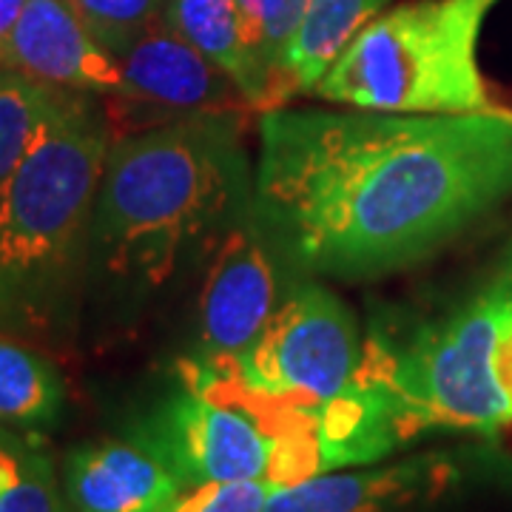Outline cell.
<instances>
[{"mask_svg": "<svg viewBox=\"0 0 512 512\" xmlns=\"http://www.w3.org/2000/svg\"><path fill=\"white\" fill-rule=\"evenodd\" d=\"M117 60L123 69V94L114 100L157 111L160 120L248 109L231 77L177 35L163 15Z\"/></svg>", "mask_w": 512, "mask_h": 512, "instance_id": "obj_10", "label": "cell"}, {"mask_svg": "<svg viewBox=\"0 0 512 512\" xmlns=\"http://www.w3.org/2000/svg\"><path fill=\"white\" fill-rule=\"evenodd\" d=\"M66 407V384L52 359L0 333V424L49 430Z\"/></svg>", "mask_w": 512, "mask_h": 512, "instance_id": "obj_15", "label": "cell"}, {"mask_svg": "<svg viewBox=\"0 0 512 512\" xmlns=\"http://www.w3.org/2000/svg\"><path fill=\"white\" fill-rule=\"evenodd\" d=\"M197 305V362L225 365L254 345L299 274L254 217H239L202 265Z\"/></svg>", "mask_w": 512, "mask_h": 512, "instance_id": "obj_8", "label": "cell"}, {"mask_svg": "<svg viewBox=\"0 0 512 512\" xmlns=\"http://www.w3.org/2000/svg\"><path fill=\"white\" fill-rule=\"evenodd\" d=\"M279 490L271 481H217L183 487L174 512H265Z\"/></svg>", "mask_w": 512, "mask_h": 512, "instance_id": "obj_19", "label": "cell"}, {"mask_svg": "<svg viewBox=\"0 0 512 512\" xmlns=\"http://www.w3.org/2000/svg\"><path fill=\"white\" fill-rule=\"evenodd\" d=\"M6 69L66 92L120 97V60L97 43L69 0H26L6 49Z\"/></svg>", "mask_w": 512, "mask_h": 512, "instance_id": "obj_11", "label": "cell"}, {"mask_svg": "<svg viewBox=\"0 0 512 512\" xmlns=\"http://www.w3.org/2000/svg\"><path fill=\"white\" fill-rule=\"evenodd\" d=\"M111 140L103 103L63 92L0 188V333L49 336L72 322Z\"/></svg>", "mask_w": 512, "mask_h": 512, "instance_id": "obj_3", "label": "cell"}, {"mask_svg": "<svg viewBox=\"0 0 512 512\" xmlns=\"http://www.w3.org/2000/svg\"><path fill=\"white\" fill-rule=\"evenodd\" d=\"M512 336V231L453 302L410 325H373L359 379L379 396L402 444L427 433L495 436L512 424L504 350Z\"/></svg>", "mask_w": 512, "mask_h": 512, "instance_id": "obj_4", "label": "cell"}, {"mask_svg": "<svg viewBox=\"0 0 512 512\" xmlns=\"http://www.w3.org/2000/svg\"><path fill=\"white\" fill-rule=\"evenodd\" d=\"M23 6L26 0H0V69H6V49L23 15Z\"/></svg>", "mask_w": 512, "mask_h": 512, "instance_id": "obj_22", "label": "cell"}, {"mask_svg": "<svg viewBox=\"0 0 512 512\" xmlns=\"http://www.w3.org/2000/svg\"><path fill=\"white\" fill-rule=\"evenodd\" d=\"M461 461L421 453L393 464L330 470L279 487L265 512H439L458 490Z\"/></svg>", "mask_w": 512, "mask_h": 512, "instance_id": "obj_9", "label": "cell"}, {"mask_svg": "<svg viewBox=\"0 0 512 512\" xmlns=\"http://www.w3.org/2000/svg\"><path fill=\"white\" fill-rule=\"evenodd\" d=\"M390 0H308L279 57L276 109L313 94L322 77Z\"/></svg>", "mask_w": 512, "mask_h": 512, "instance_id": "obj_14", "label": "cell"}, {"mask_svg": "<svg viewBox=\"0 0 512 512\" xmlns=\"http://www.w3.org/2000/svg\"><path fill=\"white\" fill-rule=\"evenodd\" d=\"M512 200V111L256 114L254 217L299 276L413 268Z\"/></svg>", "mask_w": 512, "mask_h": 512, "instance_id": "obj_1", "label": "cell"}, {"mask_svg": "<svg viewBox=\"0 0 512 512\" xmlns=\"http://www.w3.org/2000/svg\"><path fill=\"white\" fill-rule=\"evenodd\" d=\"M194 359V356H191ZM365 359L359 322L322 279L299 276L251 348L225 365H202L256 407L311 424L348 393Z\"/></svg>", "mask_w": 512, "mask_h": 512, "instance_id": "obj_7", "label": "cell"}, {"mask_svg": "<svg viewBox=\"0 0 512 512\" xmlns=\"http://www.w3.org/2000/svg\"><path fill=\"white\" fill-rule=\"evenodd\" d=\"M498 0H413L384 9L353 37L311 97L348 109L467 114L495 109L478 66Z\"/></svg>", "mask_w": 512, "mask_h": 512, "instance_id": "obj_5", "label": "cell"}, {"mask_svg": "<svg viewBox=\"0 0 512 512\" xmlns=\"http://www.w3.org/2000/svg\"><path fill=\"white\" fill-rule=\"evenodd\" d=\"M504 384H507V390H510L512 396V336H510V345L504 350Z\"/></svg>", "mask_w": 512, "mask_h": 512, "instance_id": "obj_23", "label": "cell"}, {"mask_svg": "<svg viewBox=\"0 0 512 512\" xmlns=\"http://www.w3.org/2000/svg\"><path fill=\"white\" fill-rule=\"evenodd\" d=\"M305 6H308V0H293V9H296V15H302V12H305Z\"/></svg>", "mask_w": 512, "mask_h": 512, "instance_id": "obj_24", "label": "cell"}, {"mask_svg": "<svg viewBox=\"0 0 512 512\" xmlns=\"http://www.w3.org/2000/svg\"><path fill=\"white\" fill-rule=\"evenodd\" d=\"M26 450H29V444H23L20 439H12L6 433H0V495L18 481Z\"/></svg>", "mask_w": 512, "mask_h": 512, "instance_id": "obj_21", "label": "cell"}, {"mask_svg": "<svg viewBox=\"0 0 512 512\" xmlns=\"http://www.w3.org/2000/svg\"><path fill=\"white\" fill-rule=\"evenodd\" d=\"M163 20L231 77L248 109H274V77L256 52L237 0H165Z\"/></svg>", "mask_w": 512, "mask_h": 512, "instance_id": "obj_13", "label": "cell"}, {"mask_svg": "<svg viewBox=\"0 0 512 512\" xmlns=\"http://www.w3.org/2000/svg\"><path fill=\"white\" fill-rule=\"evenodd\" d=\"M63 92L66 89L37 83L12 69H0V188L29 154Z\"/></svg>", "mask_w": 512, "mask_h": 512, "instance_id": "obj_16", "label": "cell"}, {"mask_svg": "<svg viewBox=\"0 0 512 512\" xmlns=\"http://www.w3.org/2000/svg\"><path fill=\"white\" fill-rule=\"evenodd\" d=\"M63 493L74 512H174L183 484L140 444L103 441L66 456Z\"/></svg>", "mask_w": 512, "mask_h": 512, "instance_id": "obj_12", "label": "cell"}, {"mask_svg": "<svg viewBox=\"0 0 512 512\" xmlns=\"http://www.w3.org/2000/svg\"><path fill=\"white\" fill-rule=\"evenodd\" d=\"M239 12L245 18L248 35L254 40L256 52L268 72L274 77V109H276V74H279V57L296 26V9L293 0H237Z\"/></svg>", "mask_w": 512, "mask_h": 512, "instance_id": "obj_18", "label": "cell"}, {"mask_svg": "<svg viewBox=\"0 0 512 512\" xmlns=\"http://www.w3.org/2000/svg\"><path fill=\"white\" fill-rule=\"evenodd\" d=\"M0 512H66L52 461L29 444L18 481L0 495Z\"/></svg>", "mask_w": 512, "mask_h": 512, "instance_id": "obj_20", "label": "cell"}, {"mask_svg": "<svg viewBox=\"0 0 512 512\" xmlns=\"http://www.w3.org/2000/svg\"><path fill=\"white\" fill-rule=\"evenodd\" d=\"M74 12L97 37L103 49L120 57L154 20L163 15L165 0H69Z\"/></svg>", "mask_w": 512, "mask_h": 512, "instance_id": "obj_17", "label": "cell"}, {"mask_svg": "<svg viewBox=\"0 0 512 512\" xmlns=\"http://www.w3.org/2000/svg\"><path fill=\"white\" fill-rule=\"evenodd\" d=\"M131 441L183 487L217 481L288 487L325 473L311 424L256 407L194 359H185L180 384L134 421Z\"/></svg>", "mask_w": 512, "mask_h": 512, "instance_id": "obj_6", "label": "cell"}, {"mask_svg": "<svg viewBox=\"0 0 512 512\" xmlns=\"http://www.w3.org/2000/svg\"><path fill=\"white\" fill-rule=\"evenodd\" d=\"M254 205L242 111L114 134L94 200L89 279L134 302L208 262Z\"/></svg>", "mask_w": 512, "mask_h": 512, "instance_id": "obj_2", "label": "cell"}]
</instances>
